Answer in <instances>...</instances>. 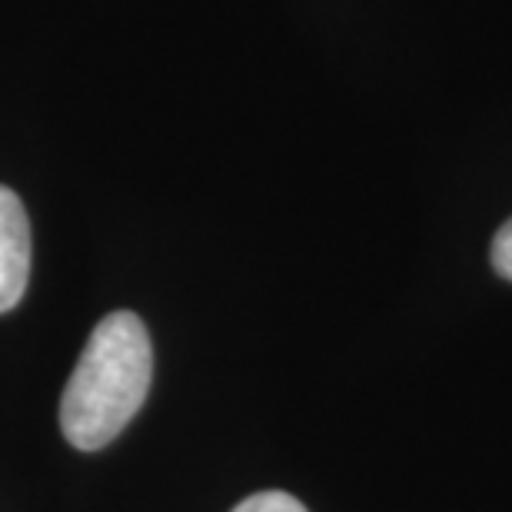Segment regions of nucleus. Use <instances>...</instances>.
<instances>
[{
  "label": "nucleus",
  "instance_id": "7ed1b4c3",
  "mask_svg": "<svg viewBox=\"0 0 512 512\" xmlns=\"http://www.w3.org/2000/svg\"><path fill=\"white\" fill-rule=\"evenodd\" d=\"M233 512H306V506L296 496L283 493V489H266V493L243 499Z\"/></svg>",
  "mask_w": 512,
  "mask_h": 512
},
{
  "label": "nucleus",
  "instance_id": "f03ea898",
  "mask_svg": "<svg viewBox=\"0 0 512 512\" xmlns=\"http://www.w3.org/2000/svg\"><path fill=\"white\" fill-rule=\"evenodd\" d=\"M30 276V223L20 197L0 187V313L24 300Z\"/></svg>",
  "mask_w": 512,
  "mask_h": 512
},
{
  "label": "nucleus",
  "instance_id": "20e7f679",
  "mask_svg": "<svg viewBox=\"0 0 512 512\" xmlns=\"http://www.w3.org/2000/svg\"><path fill=\"white\" fill-rule=\"evenodd\" d=\"M493 270L503 280H512V217L503 223V230L493 240Z\"/></svg>",
  "mask_w": 512,
  "mask_h": 512
},
{
  "label": "nucleus",
  "instance_id": "f257e3e1",
  "mask_svg": "<svg viewBox=\"0 0 512 512\" xmlns=\"http://www.w3.org/2000/svg\"><path fill=\"white\" fill-rule=\"evenodd\" d=\"M153 350L137 313L104 316L80 353L60 396V429L67 443L94 453L124 433L150 393Z\"/></svg>",
  "mask_w": 512,
  "mask_h": 512
}]
</instances>
